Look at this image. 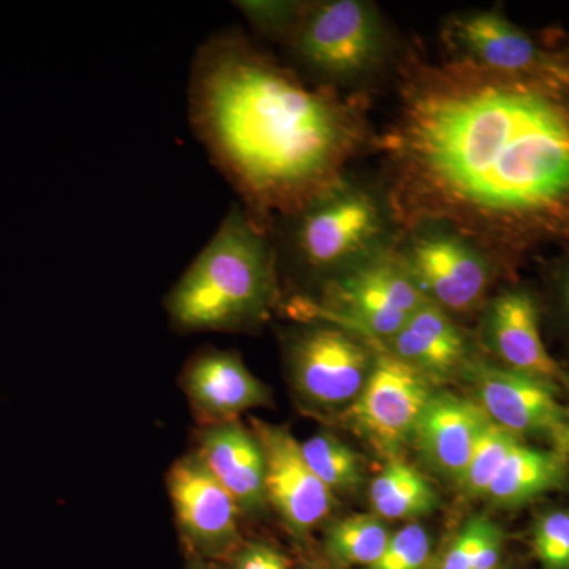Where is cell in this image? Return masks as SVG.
<instances>
[{"mask_svg":"<svg viewBox=\"0 0 569 569\" xmlns=\"http://www.w3.org/2000/svg\"><path fill=\"white\" fill-rule=\"evenodd\" d=\"M239 11L247 18V21L263 33L268 39L282 43L284 36L290 31L296 20L301 2H257V0H242L234 2Z\"/></svg>","mask_w":569,"mask_h":569,"instance_id":"26","label":"cell"},{"mask_svg":"<svg viewBox=\"0 0 569 569\" xmlns=\"http://www.w3.org/2000/svg\"><path fill=\"white\" fill-rule=\"evenodd\" d=\"M373 149L399 236L440 227L507 263L569 244V86L403 48Z\"/></svg>","mask_w":569,"mask_h":569,"instance_id":"1","label":"cell"},{"mask_svg":"<svg viewBox=\"0 0 569 569\" xmlns=\"http://www.w3.org/2000/svg\"><path fill=\"white\" fill-rule=\"evenodd\" d=\"M228 563L231 569H291L287 557L264 542H242Z\"/></svg>","mask_w":569,"mask_h":569,"instance_id":"28","label":"cell"},{"mask_svg":"<svg viewBox=\"0 0 569 569\" xmlns=\"http://www.w3.org/2000/svg\"><path fill=\"white\" fill-rule=\"evenodd\" d=\"M309 323L288 337L287 362L295 391L312 407L353 403L366 387L376 356L348 329L323 321Z\"/></svg>","mask_w":569,"mask_h":569,"instance_id":"9","label":"cell"},{"mask_svg":"<svg viewBox=\"0 0 569 569\" xmlns=\"http://www.w3.org/2000/svg\"><path fill=\"white\" fill-rule=\"evenodd\" d=\"M568 477L569 456L519 441L509 452L486 497L500 507H519L549 490L561 488Z\"/></svg>","mask_w":569,"mask_h":569,"instance_id":"19","label":"cell"},{"mask_svg":"<svg viewBox=\"0 0 569 569\" xmlns=\"http://www.w3.org/2000/svg\"><path fill=\"white\" fill-rule=\"evenodd\" d=\"M385 343L391 350L389 353L426 376L452 372L466 361L468 353L462 329L448 312L430 301L411 313L406 326Z\"/></svg>","mask_w":569,"mask_h":569,"instance_id":"18","label":"cell"},{"mask_svg":"<svg viewBox=\"0 0 569 569\" xmlns=\"http://www.w3.org/2000/svg\"><path fill=\"white\" fill-rule=\"evenodd\" d=\"M429 533L418 522L407 523L389 538L387 549L367 569H422L430 557Z\"/></svg>","mask_w":569,"mask_h":569,"instance_id":"24","label":"cell"},{"mask_svg":"<svg viewBox=\"0 0 569 569\" xmlns=\"http://www.w3.org/2000/svg\"><path fill=\"white\" fill-rule=\"evenodd\" d=\"M556 387L508 367L485 366L477 372L478 403L490 421L518 438H541L553 451L569 456V411Z\"/></svg>","mask_w":569,"mask_h":569,"instance_id":"12","label":"cell"},{"mask_svg":"<svg viewBox=\"0 0 569 569\" xmlns=\"http://www.w3.org/2000/svg\"><path fill=\"white\" fill-rule=\"evenodd\" d=\"M279 301L276 247L269 228L231 206L192 264L164 298L182 332H231L264 323Z\"/></svg>","mask_w":569,"mask_h":569,"instance_id":"3","label":"cell"},{"mask_svg":"<svg viewBox=\"0 0 569 569\" xmlns=\"http://www.w3.org/2000/svg\"><path fill=\"white\" fill-rule=\"evenodd\" d=\"M443 58L475 63L498 73L569 86V56L535 41L501 10L451 14L440 32Z\"/></svg>","mask_w":569,"mask_h":569,"instance_id":"8","label":"cell"},{"mask_svg":"<svg viewBox=\"0 0 569 569\" xmlns=\"http://www.w3.org/2000/svg\"><path fill=\"white\" fill-rule=\"evenodd\" d=\"M397 250L427 301L448 313L477 309L500 264L470 239L440 227L400 234Z\"/></svg>","mask_w":569,"mask_h":569,"instance_id":"7","label":"cell"},{"mask_svg":"<svg viewBox=\"0 0 569 569\" xmlns=\"http://www.w3.org/2000/svg\"><path fill=\"white\" fill-rule=\"evenodd\" d=\"M486 336L508 369L557 385L565 380L539 329L537 299L526 290H507L493 298L486 316Z\"/></svg>","mask_w":569,"mask_h":569,"instance_id":"16","label":"cell"},{"mask_svg":"<svg viewBox=\"0 0 569 569\" xmlns=\"http://www.w3.org/2000/svg\"><path fill=\"white\" fill-rule=\"evenodd\" d=\"M302 569H329V568L316 567V565H310V567H306V568H302Z\"/></svg>","mask_w":569,"mask_h":569,"instance_id":"31","label":"cell"},{"mask_svg":"<svg viewBox=\"0 0 569 569\" xmlns=\"http://www.w3.org/2000/svg\"><path fill=\"white\" fill-rule=\"evenodd\" d=\"M432 395L429 376L389 351H381L361 395L351 403L350 418L373 447L395 452L413 437Z\"/></svg>","mask_w":569,"mask_h":569,"instance_id":"11","label":"cell"},{"mask_svg":"<svg viewBox=\"0 0 569 569\" xmlns=\"http://www.w3.org/2000/svg\"><path fill=\"white\" fill-rule=\"evenodd\" d=\"M307 466L331 492H350L361 482V462L353 449L332 433L320 432L301 443Z\"/></svg>","mask_w":569,"mask_h":569,"instance_id":"22","label":"cell"},{"mask_svg":"<svg viewBox=\"0 0 569 569\" xmlns=\"http://www.w3.org/2000/svg\"><path fill=\"white\" fill-rule=\"evenodd\" d=\"M496 529L497 526L486 518L471 519L452 542L440 569H475L482 548Z\"/></svg>","mask_w":569,"mask_h":569,"instance_id":"27","label":"cell"},{"mask_svg":"<svg viewBox=\"0 0 569 569\" xmlns=\"http://www.w3.org/2000/svg\"><path fill=\"white\" fill-rule=\"evenodd\" d=\"M182 388L201 426L236 421L252 408L268 406V388L233 351H200L182 373Z\"/></svg>","mask_w":569,"mask_h":569,"instance_id":"14","label":"cell"},{"mask_svg":"<svg viewBox=\"0 0 569 569\" xmlns=\"http://www.w3.org/2000/svg\"><path fill=\"white\" fill-rule=\"evenodd\" d=\"M189 112L213 164L268 228L343 181L377 137L365 97L307 82L233 31L194 56Z\"/></svg>","mask_w":569,"mask_h":569,"instance_id":"2","label":"cell"},{"mask_svg":"<svg viewBox=\"0 0 569 569\" xmlns=\"http://www.w3.org/2000/svg\"><path fill=\"white\" fill-rule=\"evenodd\" d=\"M252 430L263 449L266 497L284 527L306 538L336 507V496L307 466L301 443L284 427L253 419Z\"/></svg>","mask_w":569,"mask_h":569,"instance_id":"13","label":"cell"},{"mask_svg":"<svg viewBox=\"0 0 569 569\" xmlns=\"http://www.w3.org/2000/svg\"><path fill=\"white\" fill-rule=\"evenodd\" d=\"M535 552L546 569H569V515L553 511L535 527Z\"/></svg>","mask_w":569,"mask_h":569,"instance_id":"25","label":"cell"},{"mask_svg":"<svg viewBox=\"0 0 569 569\" xmlns=\"http://www.w3.org/2000/svg\"><path fill=\"white\" fill-rule=\"evenodd\" d=\"M194 451L203 459L217 481L233 497L241 515H263L269 507L266 497V462L263 449L252 427L249 429L238 419L201 426Z\"/></svg>","mask_w":569,"mask_h":569,"instance_id":"15","label":"cell"},{"mask_svg":"<svg viewBox=\"0 0 569 569\" xmlns=\"http://www.w3.org/2000/svg\"><path fill=\"white\" fill-rule=\"evenodd\" d=\"M167 488L189 557L213 565L230 561L242 545L241 511L197 451L176 460Z\"/></svg>","mask_w":569,"mask_h":569,"instance_id":"10","label":"cell"},{"mask_svg":"<svg viewBox=\"0 0 569 569\" xmlns=\"http://www.w3.org/2000/svg\"><path fill=\"white\" fill-rule=\"evenodd\" d=\"M519 441L520 438L512 436L496 422L489 421L471 452L462 478L459 479L460 489L471 497L488 496L490 485L503 467L509 452Z\"/></svg>","mask_w":569,"mask_h":569,"instance_id":"23","label":"cell"},{"mask_svg":"<svg viewBox=\"0 0 569 569\" xmlns=\"http://www.w3.org/2000/svg\"><path fill=\"white\" fill-rule=\"evenodd\" d=\"M389 538L391 535L378 516H350L326 530L325 552L339 567H370L387 549Z\"/></svg>","mask_w":569,"mask_h":569,"instance_id":"21","label":"cell"},{"mask_svg":"<svg viewBox=\"0 0 569 569\" xmlns=\"http://www.w3.org/2000/svg\"><path fill=\"white\" fill-rule=\"evenodd\" d=\"M376 516L388 520H417L438 507L436 489L407 462L392 459L370 485Z\"/></svg>","mask_w":569,"mask_h":569,"instance_id":"20","label":"cell"},{"mask_svg":"<svg viewBox=\"0 0 569 569\" xmlns=\"http://www.w3.org/2000/svg\"><path fill=\"white\" fill-rule=\"evenodd\" d=\"M557 293H559L561 309L569 318V258L561 264L559 277H557Z\"/></svg>","mask_w":569,"mask_h":569,"instance_id":"29","label":"cell"},{"mask_svg":"<svg viewBox=\"0 0 569 569\" xmlns=\"http://www.w3.org/2000/svg\"><path fill=\"white\" fill-rule=\"evenodd\" d=\"M186 569H219V568H216V565H213V563H208V561L192 559V557H189V561H187Z\"/></svg>","mask_w":569,"mask_h":569,"instance_id":"30","label":"cell"},{"mask_svg":"<svg viewBox=\"0 0 569 569\" xmlns=\"http://www.w3.org/2000/svg\"><path fill=\"white\" fill-rule=\"evenodd\" d=\"M489 421L473 400L448 392L432 395L411 438L433 470L459 482Z\"/></svg>","mask_w":569,"mask_h":569,"instance_id":"17","label":"cell"},{"mask_svg":"<svg viewBox=\"0 0 569 569\" xmlns=\"http://www.w3.org/2000/svg\"><path fill=\"white\" fill-rule=\"evenodd\" d=\"M280 44L316 84L337 91L395 71L403 50L377 3L366 0L301 2Z\"/></svg>","mask_w":569,"mask_h":569,"instance_id":"4","label":"cell"},{"mask_svg":"<svg viewBox=\"0 0 569 569\" xmlns=\"http://www.w3.org/2000/svg\"><path fill=\"white\" fill-rule=\"evenodd\" d=\"M323 296V306L299 301L296 312L309 321L342 325L376 342L392 339L427 302L397 242L326 280Z\"/></svg>","mask_w":569,"mask_h":569,"instance_id":"6","label":"cell"},{"mask_svg":"<svg viewBox=\"0 0 569 569\" xmlns=\"http://www.w3.org/2000/svg\"><path fill=\"white\" fill-rule=\"evenodd\" d=\"M287 249L302 268L331 279L399 239L383 192L350 176L282 220Z\"/></svg>","mask_w":569,"mask_h":569,"instance_id":"5","label":"cell"}]
</instances>
